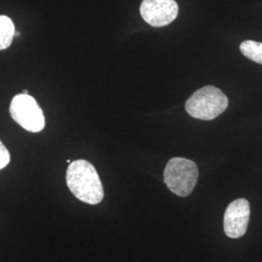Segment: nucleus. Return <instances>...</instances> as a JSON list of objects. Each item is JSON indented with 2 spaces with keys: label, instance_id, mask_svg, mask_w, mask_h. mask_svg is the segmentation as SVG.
<instances>
[{
  "label": "nucleus",
  "instance_id": "obj_11",
  "mask_svg": "<svg viewBox=\"0 0 262 262\" xmlns=\"http://www.w3.org/2000/svg\"><path fill=\"white\" fill-rule=\"evenodd\" d=\"M23 94H28V90H25V91H23V93H21Z\"/></svg>",
  "mask_w": 262,
  "mask_h": 262
},
{
  "label": "nucleus",
  "instance_id": "obj_5",
  "mask_svg": "<svg viewBox=\"0 0 262 262\" xmlns=\"http://www.w3.org/2000/svg\"><path fill=\"white\" fill-rule=\"evenodd\" d=\"M178 13L175 0H143L141 3L142 18L154 28L168 26L177 18Z\"/></svg>",
  "mask_w": 262,
  "mask_h": 262
},
{
  "label": "nucleus",
  "instance_id": "obj_7",
  "mask_svg": "<svg viewBox=\"0 0 262 262\" xmlns=\"http://www.w3.org/2000/svg\"><path fill=\"white\" fill-rule=\"evenodd\" d=\"M15 25L7 16H0V51L10 47L15 37Z\"/></svg>",
  "mask_w": 262,
  "mask_h": 262
},
{
  "label": "nucleus",
  "instance_id": "obj_1",
  "mask_svg": "<svg viewBox=\"0 0 262 262\" xmlns=\"http://www.w3.org/2000/svg\"><path fill=\"white\" fill-rule=\"evenodd\" d=\"M66 183L73 195L86 204L102 201L103 187L94 165L84 159L72 161L66 171Z\"/></svg>",
  "mask_w": 262,
  "mask_h": 262
},
{
  "label": "nucleus",
  "instance_id": "obj_2",
  "mask_svg": "<svg viewBox=\"0 0 262 262\" xmlns=\"http://www.w3.org/2000/svg\"><path fill=\"white\" fill-rule=\"evenodd\" d=\"M228 98L220 89L206 85L199 89L186 102V111L194 119L212 121L225 112Z\"/></svg>",
  "mask_w": 262,
  "mask_h": 262
},
{
  "label": "nucleus",
  "instance_id": "obj_4",
  "mask_svg": "<svg viewBox=\"0 0 262 262\" xmlns=\"http://www.w3.org/2000/svg\"><path fill=\"white\" fill-rule=\"evenodd\" d=\"M12 119L26 130L40 132L45 127V117L36 100L29 94L13 97L9 108Z\"/></svg>",
  "mask_w": 262,
  "mask_h": 262
},
{
  "label": "nucleus",
  "instance_id": "obj_9",
  "mask_svg": "<svg viewBox=\"0 0 262 262\" xmlns=\"http://www.w3.org/2000/svg\"><path fill=\"white\" fill-rule=\"evenodd\" d=\"M10 162V154L7 148L0 140V170L6 167Z\"/></svg>",
  "mask_w": 262,
  "mask_h": 262
},
{
  "label": "nucleus",
  "instance_id": "obj_3",
  "mask_svg": "<svg viewBox=\"0 0 262 262\" xmlns=\"http://www.w3.org/2000/svg\"><path fill=\"white\" fill-rule=\"evenodd\" d=\"M163 176L164 183L173 193L186 197L196 185L198 168L195 162L189 159L173 158L167 162Z\"/></svg>",
  "mask_w": 262,
  "mask_h": 262
},
{
  "label": "nucleus",
  "instance_id": "obj_6",
  "mask_svg": "<svg viewBox=\"0 0 262 262\" xmlns=\"http://www.w3.org/2000/svg\"><path fill=\"white\" fill-rule=\"evenodd\" d=\"M251 215L250 203L245 198L232 201L225 210L224 229L229 238L237 239L245 235Z\"/></svg>",
  "mask_w": 262,
  "mask_h": 262
},
{
  "label": "nucleus",
  "instance_id": "obj_10",
  "mask_svg": "<svg viewBox=\"0 0 262 262\" xmlns=\"http://www.w3.org/2000/svg\"><path fill=\"white\" fill-rule=\"evenodd\" d=\"M19 31H16V32H15V37H19Z\"/></svg>",
  "mask_w": 262,
  "mask_h": 262
},
{
  "label": "nucleus",
  "instance_id": "obj_12",
  "mask_svg": "<svg viewBox=\"0 0 262 262\" xmlns=\"http://www.w3.org/2000/svg\"><path fill=\"white\" fill-rule=\"evenodd\" d=\"M66 162H67V163H69V164H70V163H71V160H70V159H67V160H66Z\"/></svg>",
  "mask_w": 262,
  "mask_h": 262
},
{
  "label": "nucleus",
  "instance_id": "obj_8",
  "mask_svg": "<svg viewBox=\"0 0 262 262\" xmlns=\"http://www.w3.org/2000/svg\"><path fill=\"white\" fill-rule=\"evenodd\" d=\"M240 51L247 58L262 64V43L253 40L244 41L240 45Z\"/></svg>",
  "mask_w": 262,
  "mask_h": 262
}]
</instances>
